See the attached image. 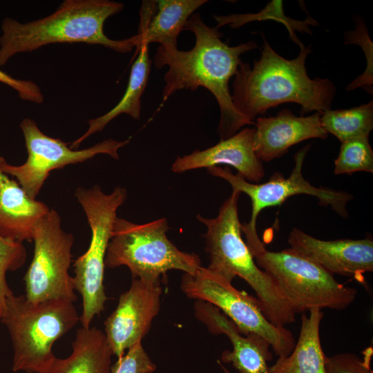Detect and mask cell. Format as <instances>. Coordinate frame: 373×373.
Returning <instances> with one entry per match:
<instances>
[{
    "mask_svg": "<svg viewBox=\"0 0 373 373\" xmlns=\"http://www.w3.org/2000/svg\"><path fill=\"white\" fill-rule=\"evenodd\" d=\"M184 30L191 31L195 35V43L191 50L159 46L154 57L156 68L168 66L164 77L163 100L180 90L195 91L204 87L212 93L219 105L218 133L220 140L233 136L245 125H254L234 106L229 82L241 62L240 55L256 48V42L229 46L222 41V34L218 29L207 25L200 13H193L189 18Z\"/></svg>",
    "mask_w": 373,
    "mask_h": 373,
    "instance_id": "cell-1",
    "label": "cell"
},
{
    "mask_svg": "<svg viewBox=\"0 0 373 373\" xmlns=\"http://www.w3.org/2000/svg\"><path fill=\"white\" fill-rule=\"evenodd\" d=\"M259 59L251 68L241 61L232 84L231 99L238 111L254 122L256 117L284 103H296L300 115L331 109L336 87L329 79H311L305 61L310 46L300 49L298 55L287 59L278 54L262 35Z\"/></svg>",
    "mask_w": 373,
    "mask_h": 373,
    "instance_id": "cell-2",
    "label": "cell"
},
{
    "mask_svg": "<svg viewBox=\"0 0 373 373\" xmlns=\"http://www.w3.org/2000/svg\"><path fill=\"white\" fill-rule=\"evenodd\" d=\"M124 6L108 0H65L55 12L39 19L21 23L6 17L1 24L0 66L16 54L57 43L101 45L117 52H129L136 48L135 35L115 40L104 32L105 21Z\"/></svg>",
    "mask_w": 373,
    "mask_h": 373,
    "instance_id": "cell-3",
    "label": "cell"
},
{
    "mask_svg": "<svg viewBox=\"0 0 373 373\" xmlns=\"http://www.w3.org/2000/svg\"><path fill=\"white\" fill-rule=\"evenodd\" d=\"M240 193L233 191L222 203L218 216L197 219L207 227L204 237L208 254V269L229 282L238 276L254 291L265 317L274 325L283 326L295 321L290 309L271 278L256 263L241 236L238 203Z\"/></svg>",
    "mask_w": 373,
    "mask_h": 373,
    "instance_id": "cell-4",
    "label": "cell"
},
{
    "mask_svg": "<svg viewBox=\"0 0 373 373\" xmlns=\"http://www.w3.org/2000/svg\"><path fill=\"white\" fill-rule=\"evenodd\" d=\"M1 323L13 348L12 370L43 373L56 357L54 343L79 321L73 302L51 299L37 303L13 294L6 299Z\"/></svg>",
    "mask_w": 373,
    "mask_h": 373,
    "instance_id": "cell-5",
    "label": "cell"
},
{
    "mask_svg": "<svg viewBox=\"0 0 373 373\" xmlns=\"http://www.w3.org/2000/svg\"><path fill=\"white\" fill-rule=\"evenodd\" d=\"M249 249L295 314L314 309L343 310L356 297V289L338 283L333 274L291 248L272 251L260 240Z\"/></svg>",
    "mask_w": 373,
    "mask_h": 373,
    "instance_id": "cell-6",
    "label": "cell"
},
{
    "mask_svg": "<svg viewBox=\"0 0 373 373\" xmlns=\"http://www.w3.org/2000/svg\"><path fill=\"white\" fill-rule=\"evenodd\" d=\"M165 218L135 224L117 217L110 239L105 266H126L133 278L160 280L168 271L194 274L200 267L199 256L180 250L166 236Z\"/></svg>",
    "mask_w": 373,
    "mask_h": 373,
    "instance_id": "cell-7",
    "label": "cell"
},
{
    "mask_svg": "<svg viewBox=\"0 0 373 373\" xmlns=\"http://www.w3.org/2000/svg\"><path fill=\"white\" fill-rule=\"evenodd\" d=\"M75 195L82 205L92 236L87 251L75 261L74 288L82 295L83 310L79 321L88 328L95 315L104 309L107 300L104 287L105 258L118 208L125 202L126 190L116 187L110 194L99 186L78 188Z\"/></svg>",
    "mask_w": 373,
    "mask_h": 373,
    "instance_id": "cell-8",
    "label": "cell"
},
{
    "mask_svg": "<svg viewBox=\"0 0 373 373\" xmlns=\"http://www.w3.org/2000/svg\"><path fill=\"white\" fill-rule=\"evenodd\" d=\"M181 289L189 298L209 303L231 320L243 334L265 338L278 357L289 355L296 340L285 327L271 323L265 316L257 298L236 289L220 276L202 266L194 274L184 273Z\"/></svg>",
    "mask_w": 373,
    "mask_h": 373,
    "instance_id": "cell-9",
    "label": "cell"
},
{
    "mask_svg": "<svg viewBox=\"0 0 373 373\" xmlns=\"http://www.w3.org/2000/svg\"><path fill=\"white\" fill-rule=\"evenodd\" d=\"M309 148L310 144H307L296 152L294 168L287 178L276 172L264 183L248 182L238 173L233 174L229 167L213 166L207 169L211 175L226 180L231 186L233 191L244 193L250 198L252 206L250 220L240 226L247 246L260 240L256 231V220L261 211L269 207L280 205L295 195L305 194L316 197L321 205L330 207L343 218L348 217L346 206L353 198L352 195L343 191L316 187L304 178L302 169Z\"/></svg>",
    "mask_w": 373,
    "mask_h": 373,
    "instance_id": "cell-10",
    "label": "cell"
},
{
    "mask_svg": "<svg viewBox=\"0 0 373 373\" xmlns=\"http://www.w3.org/2000/svg\"><path fill=\"white\" fill-rule=\"evenodd\" d=\"M32 240L34 256L24 276L28 301L37 303L51 299L74 302L73 277L68 273L73 236L61 227V218L50 209L36 224Z\"/></svg>",
    "mask_w": 373,
    "mask_h": 373,
    "instance_id": "cell-11",
    "label": "cell"
},
{
    "mask_svg": "<svg viewBox=\"0 0 373 373\" xmlns=\"http://www.w3.org/2000/svg\"><path fill=\"white\" fill-rule=\"evenodd\" d=\"M19 126L28 151L27 160L15 166L0 157V171L15 177L32 199H35L50 171L84 162L98 154L117 160V151L130 142V138L124 141L108 139L87 149L73 150L68 146L69 143L45 135L32 119H23Z\"/></svg>",
    "mask_w": 373,
    "mask_h": 373,
    "instance_id": "cell-12",
    "label": "cell"
},
{
    "mask_svg": "<svg viewBox=\"0 0 373 373\" xmlns=\"http://www.w3.org/2000/svg\"><path fill=\"white\" fill-rule=\"evenodd\" d=\"M160 280L133 278L119 296L115 309L104 321L105 336L113 356H122L142 343L160 309Z\"/></svg>",
    "mask_w": 373,
    "mask_h": 373,
    "instance_id": "cell-13",
    "label": "cell"
},
{
    "mask_svg": "<svg viewBox=\"0 0 373 373\" xmlns=\"http://www.w3.org/2000/svg\"><path fill=\"white\" fill-rule=\"evenodd\" d=\"M287 242L292 250L333 275L352 277L364 285V274L373 271L372 239L323 240L293 228Z\"/></svg>",
    "mask_w": 373,
    "mask_h": 373,
    "instance_id": "cell-14",
    "label": "cell"
},
{
    "mask_svg": "<svg viewBox=\"0 0 373 373\" xmlns=\"http://www.w3.org/2000/svg\"><path fill=\"white\" fill-rule=\"evenodd\" d=\"M196 318L209 331L222 334L229 339L232 350L222 352L221 363L231 364L240 373H270L271 345L265 338L253 333L242 334L236 325L211 304L198 300L194 305Z\"/></svg>",
    "mask_w": 373,
    "mask_h": 373,
    "instance_id": "cell-15",
    "label": "cell"
},
{
    "mask_svg": "<svg viewBox=\"0 0 373 373\" xmlns=\"http://www.w3.org/2000/svg\"><path fill=\"white\" fill-rule=\"evenodd\" d=\"M254 149L262 162L279 158L294 144L312 138L326 139L327 133L321 124V113L296 116L283 109L274 117H258L254 122Z\"/></svg>",
    "mask_w": 373,
    "mask_h": 373,
    "instance_id": "cell-16",
    "label": "cell"
},
{
    "mask_svg": "<svg viewBox=\"0 0 373 373\" xmlns=\"http://www.w3.org/2000/svg\"><path fill=\"white\" fill-rule=\"evenodd\" d=\"M255 128H245L233 136L207 149L195 150L182 157L178 156L171 166L177 173L218 165H229L247 181L258 183L265 175L262 162L254 149Z\"/></svg>",
    "mask_w": 373,
    "mask_h": 373,
    "instance_id": "cell-17",
    "label": "cell"
},
{
    "mask_svg": "<svg viewBox=\"0 0 373 373\" xmlns=\"http://www.w3.org/2000/svg\"><path fill=\"white\" fill-rule=\"evenodd\" d=\"M50 209L30 198L17 182L0 171V235L22 242L32 240L37 222Z\"/></svg>",
    "mask_w": 373,
    "mask_h": 373,
    "instance_id": "cell-18",
    "label": "cell"
},
{
    "mask_svg": "<svg viewBox=\"0 0 373 373\" xmlns=\"http://www.w3.org/2000/svg\"><path fill=\"white\" fill-rule=\"evenodd\" d=\"M72 348L68 357H55L43 373H110L113 354L99 329H78Z\"/></svg>",
    "mask_w": 373,
    "mask_h": 373,
    "instance_id": "cell-19",
    "label": "cell"
},
{
    "mask_svg": "<svg viewBox=\"0 0 373 373\" xmlns=\"http://www.w3.org/2000/svg\"><path fill=\"white\" fill-rule=\"evenodd\" d=\"M301 316L298 339L291 352L278 357L269 366L270 373H325V354L320 338L321 323L324 316L321 309H314Z\"/></svg>",
    "mask_w": 373,
    "mask_h": 373,
    "instance_id": "cell-20",
    "label": "cell"
},
{
    "mask_svg": "<svg viewBox=\"0 0 373 373\" xmlns=\"http://www.w3.org/2000/svg\"><path fill=\"white\" fill-rule=\"evenodd\" d=\"M207 0H157V12L146 28L139 27L135 35L138 49L142 44L158 43L165 47H177L180 33L189 18L206 3Z\"/></svg>",
    "mask_w": 373,
    "mask_h": 373,
    "instance_id": "cell-21",
    "label": "cell"
},
{
    "mask_svg": "<svg viewBox=\"0 0 373 373\" xmlns=\"http://www.w3.org/2000/svg\"><path fill=\"white\" fill-rule=\"evenodd\" d=\"M149 46L142 44L138 48V55L133 64L126 91L120 101L106 113L88 121L86 132L73 141L70 149L77 146L91 135L102 131L114 118L121 114H127L135 119L141 115V97L149 82L151 60Z\"/></svg>",
    "mask_w": 373,
    "mask_h": 373,
    "instance_id": "cell-22",
    "label": "cell"
},
{
    "mask_svg": "<svg viewBox=\"0 0 373 373\" xmlns=\"http://www.w3.org/2000/svg\"><path fill=\"white\" fill-rule=\"evenodd\" d=\"M321 124L325 132L341 142L369 136L373 129V102L348 109L327 110L321 113Z\"/></svg>",
    "mask_w": 373,
    "mask_h": 373,
    "instance_id": "cell-23",
    "label": "cell"
},
{
    "mask_svg": "<svg viewBox=\"0 0 373 373\" xmlns=\"http://www.w3.org/2000/svg\"><path fill=\"white\" fill-rule=\"evenodd\" d=\"M217 22V29L229 26L238 28L251 21L274 20L283 23L287 29L291 39L300 48L305 47L296 35V32L312 34L309 26H316L318 23L309 15L305 20L298 21L286 16L284 13L283 1L273 0L257 13L231 14L229 15H213Z\"/></svg>",
    "mask_w": 373,
    "mask_h": 373,
    "instance_id": "cell-24",
    "label": "cell"
},
{
    "mask_svg": "<svg viewBox=\"0 0 373 373\" xmlns=\"http://www.w3.org/2000/svg\"><path fill=\"white\" fill-rule=\"evenodd\" d=\"M334 166L335 175H350L358 171L373 173V150L369 136L342 142Z\"/></svg>",
    "mask_w": 373,
    "mask_h": 373,
    "instance_id": "cell-25",
    "label": "cell"
},
{
    "mask_svg": "<svg viewBox=\"0 0 373 373\" xmlns=\"http://www.w3.org/2000/svg\"><path fill=\"white\" fill-rule=\"evenodd\" d=\"M26 260V251L22 243L0 235V316L5 309L6 299L12 294L6 281V274L23 266Z\"/></svg>",
    "mask_w": 373,
    "mask_h": 373,
    "instance_id": "cell-26",
    "label": "cell"
},
{
    "mask_svg": "<svg viewBox=\"0 0 373 373\" xmlns=\"http://www.w3.org/2000/svg\"><path fill=\"white\" fill-rule=\"evenodd\" d=\"M356 23L354 30L348 31L345 35L344 44H354L361 46L366 57L367 64L364 72L347 86V91H352L358 87H370L373 84L372 41L364 21L358 19Z\"/></svg>",
    "mask_w": 373,
    "mask_h": 373,
    "instance_id": "cell-27",
    "label": "cell"
},
{
    "mask_svg": "<svg viewBox=\"0 0 373 373\" xmlns=\"http://www.w3.org/2000/svg\"><path fill=\"white\" fill-rule=\"evenodd\" d=\"M372 355L373 348L370 346L363 351L362 358L348 352L325 356V373H373L370 365Z\"/></svg>",
    "mask_w": 373,
    "mask_h": 373,
    "instance_id": "cell-28",
    "label": "cell"
},
{
    "mask_svg": "<svg viewBox=\"0 0 373 373\" xmlns=\"http://www.w3.org/2000/svg\"><path fill=\"white\" fill-rule=\"evenodd\" d=\"M156 366L142 343L129 348L111 365L110 373H153Z\"/></svg>",
    "mask_w": 373,
    "mask_h": 373,
    "instance_id": "cell-29",
    "label": "cell"
},
{
    "mask_svg": "<svg viewBox=\"0 0 373 373\" xmlns=\"http://www.w3.org/2000/svg\"><path fill=\"white\" fill-rule=\"evenodd\" d=\"M0 82L15 90L23 100L35 104L44 102V97L40 88L32 81L14 78L0 69Z\"/></svg>",
    "mask_w": 373,
    "mask_h": 373,
    "instance_id": "cell-30",
    "label": "cell"
},
{
    "mask_svg": "<svg viewBox=\"0 0 373 373\" xmlns=\"http://www.w3.org/2000/svg\"><path fill=\"white\" fill-rule=\"evenodd\" d=\"M217 363L222 369L223 373H233L230 370H229L219 360L217 361Z\"/></svg>",
    "mask_w": 373,
    "mask_h": 373,
    "instance_id": "cell-31",
    "label": "cell"
}]
</instances>
